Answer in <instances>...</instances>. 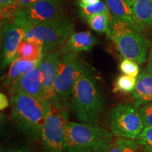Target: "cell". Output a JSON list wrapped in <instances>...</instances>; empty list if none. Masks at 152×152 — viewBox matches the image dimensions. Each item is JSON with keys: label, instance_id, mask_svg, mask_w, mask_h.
<instances>
[{"label": "cell", "instance_id": "obj_1", "mask_svg": "<svg viewBox=\"0 0 152 152\" xmlns=\"http://www.w3.org/2000/svg\"><path fill=\"white\" fill-rule=\"evenodd\" d=\"M71 108L74 116L80 123L96 124L103 113V92L87 66L74 84L71 97Z\"/></svg>", "mask_w": 152, "mask_h": 152}, {"label": "cell", "instance_id": "obj_2", "mask_svg": "<svg viewBox=\"0 0 152 152\" xmlns=\"http://www.w3.org/2000/svg\"><path fill=\"white\" fill-rule=\"evenodd\" d=\"M11 115L23 135L32 142L39 141L49 110V101L23 94L10 95Z\"/></svg>", "mask_w": 152, "mask_h": 152}, {"label": "cell", "instance_id": "obj_3", "mask_svg": "<svg viewBox=\"0 0 152 152\" xmlns=\"http://www.w3.org/2000/svg\"><path fill=\"white\" fill-rule=\"evenodd\" d=\"M115 137L96 124L68 121L65 134V152H108Z\"/></svg>", "mask_w": 152, "mask_h": 152}, {"label": "cell", "instance_id": "obj_4", "mask_svg": "<svg viewBox=\"0 0 152 152\" xmlns=\"http://www.w3.org/2000/svg\"><path fill=\"white\" fill-rule=\"evenodd\" d=\"M106 35L113 42L124 58L134 61L138 64H142L147 61L151 45L142 32L109 16Z\"/></svg>", "mask_w": 152, "mask_h": 152}, {"label": "cell", "instance_id": "obj_5", "mask_svg": "<svg viewBox=\"0 0 152 152\" xmlns=\"http://www.w3.org/2000/svg\"><path fill=\"white\" fill-rule=\"evenodd\" d=\"M70 106L56 96L49 101V110L40 137V152H65V134Z\"/></svg>", "mask_w": 152, "mask_h": 152}, {"label": "cell", "instance_id": "obj_6", "mask_svg": "<svg viewBox=\"0 0 152 152\" xmlns=\"http://www.w3.org/2000/svg\"><path fill=\"white\" fill-rule=\"evenodd\" d=\"M73 20L63 14L52 20L36 25L28 30L24 39L40 43L45 54L53 52L56 47L63 45L73 33Z\"/></svg>", "mask_w": 152, "mask_h": 152}, {"label": "cell", "instance_id": "obj_7", "mask_svg": "<svg viewBox=\"0 0 152 152\" xmlns=\"http://www.w3.org/2000/svg\"><path fill=\"white\" fill-rule=\"evenodd\" d=\"M110 131L115 137L137 140L144 130L137 108L128 104L115 106L109 114Z\"/></svg>", "mask_w": 152, "mask_h": 152}, {"label": "cell", "instance_id": "obj_8", "mask_svg": "<svg viewBox=\"0 0 152 152\" xmlns=\"http://www.w3.org/2000/svg\"><path fill=\"white\" fill-rule=\"evenodd\" d=\"M86 66L77 54L61 55L55 81V94L64 105L71 106L74 84Z\"/></svg>", "mask_w": 152, "mask_h": 152}, {"label": "cell", "instance_id": "obj_9", "mask_svg": "<svg viewBox=\"0 0 152 152\" xmlns=\"http://www.w3.org/2000/svg\"><path fill=\"white\" fill-rule=\"evenodd\" d=\"M63 14V0H38L30 7L16 9L14 20L28 31L36 25L52 20Z\"/></svg>", "mask_w": 152, "mask_h": 152}, {"label": "cell", "instance_id": "obj_10", "mask_svg": "<svg viewBox=\"0 0 152 152\" xmlns=\"http://www.w3.org/2000/svg\"><path fill=\"white\" fill-rule=\"evenodd\" d=\"M28 30L20 23L12 22L1 26V68L4 69L16 59L17 51Z\"/></svg>", "mask_w": 152, "mask_h": 152}, {"label": "cell", "instance_id": "obj_11", "mask_svg": "<svg viewBox=\"0 0 152 152\" xmlns=\"http://www.w3.org/2000/svg\"><path fill=\"white\" fill-rule=\"evenodd\" d=\"M61 57L59 51H53L44 54L38 64L44 94L48 101L56 96L55 81Z\"/></svg>", "mask_w": 152, "mask_h": 152}, {"label": "cell", "instance_id": "obj_12", "mask_svg": "<svg viewBox=\"0 0 152 152\" xmlns=\"http://www.w3.org/2000/svg\"><path fill=\"white\" fill-rule=\"evenodd\" d=\"M38 64L11 84L9 87L10 95L23 94L39 99H46L44 94Z\"/></svg>", "mask_w": 152, "mask_h": 152}, {"label": "cell", "instance_id": "obj_13", "mask_svg": "<svg viewBox=\"0 0 152 152\" xmlns=\"http://www.w3.org/2000/svg\"><path fill=\"white\" fill-rule=\"evenodd\" d=\"M96 44V39L89 31L73 33L59 49L61 55L90 52Z\"/></svg>", "mask_w": 152, "mask_h": 152}, {"label": "cell", "instance_id": "obj_14", "mask_svg": "<svg viewBox=\"0 0 152 152\" xmlns=\"http://www.w3.org/2000/svg\"><path fill=\"white\" fill-rule=\"evenodd\" d=\"M105 1L109 9L110 16L126 23L142 33L145 27L137 18L132 8L123 0H105Z\"/></svg>", "mask_w": 152, "mask_h": 152}, {"label": "cell", "instance_id": "obj_15", "mask_svg": "<svg viewBox=\"0 0 152 152\" xmlns=\"http://www.w3.org/2000/svg\"><path fill=\"white\" fill-rule=\"evenodd\" d=\"M132 97L133 105L137 109L152 102V73L144 70L138 75Z\"/></svg>", "mask_w": 152, "mask_h": 152}, {"label": "cell", "instance_id": "obj_16", "mask_svg": "<svg viewBox=\"0 0 152 152\" xmlns=\"http://www.w3.org/2000/svg\"><path fill=\"white\" fill-rule=\"evenodd\" d=\"M39 63L35 61H28L21 58H17L11 64L8 73L5 76L2 82L4 87H9L19 77L23 75L29 70L33 68Z\"/></svg>", "mask_w": 152, "mask_h": 152}, {"label": "cell", "instance_id": "obj_17", "mask_svg": "<svg viewBox=\"0 0 152 152\" xmlns=\"http://www.w3.org/2000/svg\"><path fill=\"white\" fill-rule=\"evenodd\" d=\"M44 55L43 47L40 43L34 40L23 39L19 45L17 57L28 61H39Z\"/></svg>", "mask_w": 152, "mask_h": 152}, {"label": "cell", "instance_id": "obj_18", "mask_svg": "<svg viewBox=\"0 0 152 152\" xmlns=\"http://www.w3.org/2000/svg\"><path fill=\"white\" fill-rule=\"evenodd\" d=\"M132 9L144 27L152 30V0H137Z\"/></svg>", "mask_w": 152, "mask_h": 152}, {"label": "cell", "instance_id": "obj_19", "mask_svg": "<svg viewBox=\"0 0 152 152\" xmlns=\"http://www.w3.org/2000/svg\"><path fill=\"white\" fill-rule=\"evenodd\" d=\"M140 149L142 147L137 140L115 137L108 152H139Z\"/></svg>", "mask_w": 152, "mask_h": 152}, {"label": "cell", "instance_id": "obj_20", "mask_svg": "<svg viewBox=\"0 0 152 152\" xmlns=\"http://www.w3.org/2000/svg\"><path fill=\"white\" fill-rule=\"evenodd\" d=\"M136 83L137 77L123 74L118 76L115 80L113 92L123 94L132 93L135 88Z\"/></svg>", "mask_w": 152, "mask_h": 152}, {"label": "cell", "instance_id": "obj_21", "mask_svg": "<svg viewBox=\"0 0 152 152\" xmlns=\"http://www.w3.org/2000/svg\"><path fill=\"white\" fill-rule=\"evenodd\" d=\"M78 14L83 20H86L90 17L101 14H109V9L106 4L99 1L95 4L85 7H78Z\"/></svg>", "mask_w": 152, "mask_h": 152}, {"label": "cell", "instance_id": "obj_22", "mask_svg": "<svg viewBox=\"0 0 152 152\" xmlns=\"http://www.w3.org/2000/svg\"><path fill=\"white\" fill-rule=\"evenodd\" d=\"M109 14H101L90 17L85 20L93 30L99 33L106 32L109 25Z\"/></svg>", "mask_w": 152, "mask_h": 152}, {"label": "cell", "instance_id": "obj_23", "mask_svg": "<svg viewBox=\"0 0 152 152\" xmlns=\"http://www.w3.org/2000/svg\"><path fill=\"white\" fill-rule=\"evenodd\" d=\"M144 152H152V127H146L137 138Z\"/></svg>", "mask_w": 152, "mask_h": 152}, {"label": "cell", "instance_id": "obj_24", "mask_svg": "<svg viewBox=\"0 0 152 152\" xmlns=\"http://www.w3.org/2000/svg\"><path fill=\"white\" fill-rule=\"evenodd\" d=\"M120 70L123 74L127 75L137 77L140 73V68L138 64L134 61L124 58L120 64Z\"/></svg>", "mask_w": 152, "mask_h": 152}, {"label": "cell", "instance_id": "obj_25", "mask_svg": "<svg viewBox=\"0 0 152 152\" xmlns=\"http://www.w3.org/2000/svg\"><path fill=\"white\" fill-rule=\"evenodd\" d=\"M138 111L144 128L152 127V102L140 106Z\"/></svg>", "mask_w": 152, "mask_h": 152}, {"label": "cell", "instance_id": "obj_26", "mask_svg": "<svg viewBox=\"0 0 152 152\" xmlns=\"http://www.w3.org/2000/svg\"><path fill=\"white\" fill-rule=\"evenodd\" d=\"M1 152H35L27 144L17 142L9 145Z\"/></svg>", "mask_w": 152, "mask_h": 152}, {"label": "cell", "instance_id": "obj_27", "mask_svg": "<svg viewBox=\"0 0 152 152\" xmlns=\"http://www.w3.org/2000/svg\"><path fill=\"white\" fill-rule=\"evenodd\" d=\"M10 105V99L7 97V96L4 93L1 92L0 94V110L1 111H4Z\"/></svg>", "mask_w": 152, "mask_h": 152}, {"label": "cell", "instance_id": "obj_28", "mask_svg": "<svg viewBox=\"0 0 152 152\" xmlns=\"http://www.w3.org/2000/svg\"><path fill=\"white\" fill-rule=\"evenodd\" d=\"M38 0H16L17 9H20L30 7Z\"/></svg>", "mask_w": 152, "mask_h": 152}, {"label": "cell", "instance_id": "obj_29", "mask_svg": "<svg viewBox=\"0 0 152 152\" xmlns=\"http://www.w3.org/2000/svg\"><path fill=\"white\" fill-rule=\"evenodd\" d=\"M0 5L1 9H8L10 7H15L17 9L16 0H0Z\"/></svg>", "mask_w": 152, "mask_h": 152}, {"label": "cell", "instance_id": "obj_30", "mask_svg": "<svg viewBox=\"0 0 152 152\" xmlns=\"http://www.w3.org/2000/svg\"><path fill=\"white\" fill-rule=\"evenodd\" d=\"M99 1L100 0H78L77 2V5L78 7H88V6L95 4Z\"/></svg>", "mask_w": 152, "mask_h": 152}, {"label": "cell", "instance_id": "obj_31", "mask_svg": "<svg viewBox=\"0 0 152 152\" xmlns=\"http://www.w3.org/2000/svg\"><path fill=\"white\" fill-rule=\"evenodd\" d=\"M146 70L149 73H152V43L150 47V52L149 54V58H148V63Z\"/></svg>", "mask_w": 152, "mask_h": 152}, {"label": "cell", "instance_id": "obj_32", "mask_svg": "<svg viewBox=\"0 0 152 152\" xmlns=\"http://www.w3.org/2000/svg\"><path fill=\"white\" fill-rule=\"evenodd\" d=\"M123 1H124L127 4L129 7H130L131 8H132V6L134 5V4L136 2L137 0H123Z\"/></svg>", "mask_w": 152, "mask_h": 152}]
</instances>
